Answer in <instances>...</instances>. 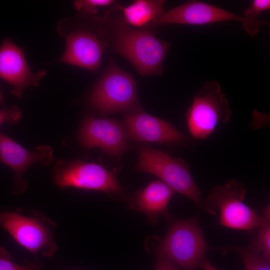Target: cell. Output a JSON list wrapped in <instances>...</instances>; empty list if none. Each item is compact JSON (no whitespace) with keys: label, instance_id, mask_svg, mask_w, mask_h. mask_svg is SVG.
Returning <instances> with one entry per match:
<instances>
[{"label":"cell","instance_id":"cell-1","mask_svg":"<svg viewBox=\"0 0 270 270\" xmlns=\"http://www.w3.org/2000/svg\"><path fill=\"white\" fill-rule=\"evenodd\" d=\"M98 18V33L105 46L126 58L142 76L163 74V64L170 46L152 32L128 25L111 12Z\"/></svg>","mask_w":270,"mask_h":270},{"label":"cell","instance_id":"cell-2","mask_svg":"<svg viewBox=\"0 0 270 270\" xmlns=\"http://www.w3.org/2000/svg\"><path fill=\"white\" fill-rule=\"evenodd\" d=\"M136 168L152 174L177 192L190 199L206 211L200 190L186 162L169 154L142 146L139 149Z\"/></svg>","mask_w":270,"mask_h":270},{"label":"cell","instance_id":"cell-3","mask_svg":"<svg viewBox=\"0 0 270 270\" xmlns=\"http://www.w3.org/2000/svg\"><path fill=\"white\" fill-rule=\"evenodd\" d=\"M92 106L105 114L142 112L134 78L112 60L91 95Z\"/></svg>","mask_w":270,"mask_h":270},{"label":"cell","instance_id":"cell-4","mask_svg":"<svg viewBox=\"0 0 270 270\" xmlns=\"http://www.w3.org/2000/svg\"><path fill=\"white\" fill-rule=\"evenodd\" d=\"M158 249L178 267L196 270L201 267L208 246L197 220L192 218L173 222Z\"/></svg>","mask_w":270,"mask_h":270},{"label":"cell","instance_id":"cell-5","mask_svg":"<svg viewBox=\"0 0 270 270\" xmlns=\"http://www.w3.org/2000/svg\"><path fill=\"white\" fill-rule=\"evenodd\" d=\"M246 190L240 182L230 180L222 186H216L210 192L205 206L206 212L214 215L220 214V225L241 230L251 231L257 228L262 215L244 202Z\"/></svg>","mask_w":270,"mask_h":270},{"label":"cell","instance_id":"cell-6","mask_svg":"<svg viewBox=\"0 0 270 270\" xmlns=\"http://www.w3.org/2000/svg\"><path fill=\"white\" fill-rule=\"evenodd\" d=\"M231 110L228 100L216 81H208L194 96L186 114L188 128L197 140L208 138L220 124L228 122Z\"/></svg>","mask_w":270,"mask_h":270},{"label":"cell","instance_id":"cell-7","mask_svg":"<svg viewBox=\"0 0 270 270\" xmlns=\"http://www.w3.org/2000/svg\"><path fill=\"white\" fill-rule=\"evenodd\" d=\"M228 21L241 22L244 30L252 36L259 32L261 26L270 25L266 21L240 16L205 2L191 1L165 12L150 29L170 24L204 25Z\"/></svg>","mask_w":270,"mask_h":270},{"label":"cell","instance_id":"cell-8","mask_svg":"<svg viewBox=\"0 0 270 270\" xmlns=\"http://www.w3.org/2000/svg\"><path fill=\"white\" fill-rule=\"evenodd\" d=\"M0 225L22 246L34 254L50 257L56 252L52 232L54 223L44 216H25L16 212H0Z\"/></svg>","mask_w":270,"mask_h":270},{"label":"cell","instance_id":"cell-9","mask_svg":"<svg viewBox=\"0 0 270 270\" xmlns=\"http://www.w3.org/2000/svg\"><path fill=\"white\" fill-rule=\"evenodd\" d=\"M58 31L66 44L59 62L92 72L100 70L105 45L99 33L96 34L84 26H72L66 20L58 24Z\"/></svg>","mask_w":270,"mask_h":270},{"label":"cell","instance_id":"cell-10","mask_svg":"<svg viewBox=\"0 0 270 270\" xmlns=\"http://www.w3.org/2000/svg\"><path fill=\"white\" fill-rule=\"evenodd\" d=\"M54 182L60 188H73L118 193L122 188L112 172L94 163L67 162L60 160L54 170Z\"/></svg>","mask_w":270,"mask_h":270},{"label":"cell","instance_id":"cell-11","mask_svg":"<svg viewBox=\"0 0 270 270\" xmlns=\"http://www.w3.org/2000/svg\"><path fill=\"white\" fill-rule=\"evenodd\" d=\"M54 159L53 150L49 146H39L35 151H30L0 132V162L11 168L14 172V194H20L26 188L28 184L22 176L31 166L40 162L47 166Z\"/></svg>","mask_w":270,"mask_h":270},{"label":"cell","instance_id":"cell-12","mask_svg":"<svg viewBox=\"0 0 270 270\" xmlns=\"http://www.w3.org/2000/svg\"><path fill=\"white\" fill-rule=\"evenodd\" d=\"M46 72L34 74L22 48L8 38H5L0 47V78L12 87V94L21 98L28 86H38Z\"/></svg>","mask_w":270,"mask_h":270},{"label":"cell","instance_id":"cell-13","mask_svg":"<svg viewBox=\"0 0 270 270\" xmlns=\"http://www.w3.org/2000/svg\"><path fill=\"white\" fill-rule=\"evenodd\" d=\"M79 138L85 148H98L114 156L122 154L128 148L124 128L114 120L87 118L81 127Z\"/></svg>","mask_w":270,"mask_h":270},{"label":"cell","instance_id":"cell-14","mask_svg":"<svg viewBox=\"0 0 270 270\" xmlns=\"http://www.w3.org/2000/svg\"><path fill=\"white\" fill-rule=\"evenodd\" d=\"M126 132L132 140L160 144L184 142L186 137L170 123L142 112L125 118Z\"/></svg>","mask_w":270,"mask_h":270},{"label":"cell","instance_id":"cell-15","mask_svg":"<svg viewBox=\"0 0 270 270\" xmlns=\"http://www.w3.org/2000/svg\"><path fill=\"white\" fill-rule=\"evenodd\" d=\"M174 191L162 180L151 182L134 200L130 208L144 212L150 222L156 223L158 216L166 213Z\"/></svg>","mask_w":270,"mask_h":270},{"label":"cell","instance_id":"cell-16","mask_svg":"<svg viewBox=\"0 0 270 270\" xmlns=\"http://www.w3.org/2000/svg\"><path fill=\"white\" fill-rule=\"evenodd\" d=\"M165 4L164 0H136L126 6H116L128 25L149 30L152 23L165 12Z\"/></svg>","mask_w":270,"mask_h":270},{"label":"cell","instance_id":"cell-17","mask_svg":"<svg viewBox=\"0 0 270 270\" xmlns=\"http://www.w3.org/2000/svg\"><path fill=\"white\" fill-rule=\"evenodd\" d=\"M270 206L262 212V220L257 228L255 240L252 244L268 260H270Z\"/></svg>","mask_w":270,"mask_h":270},{"label":"cell","instance_id":"cell-18","mask_svg":"<svg viewBox=\"0 0 270 270\" xmlns=\"http://www.w3.org/2000/svg\"><path fill=\"white\" fill-rule=\"evenodd\" d=\"M241 256L245 270H270V260L266 258L252 244L247 248L235 250Z\"/></svg>","mask_w":270,"mask_h":270},{"label":"cell","instance_id":"cell-19","mask_svg":"<svg viewBox=\"0 0 270 270\" xmlns=\"http://www.w3.org/2000/svg\"><path fill=\"white\" fill-rule=\"evenodd\" d=\"M116 2L113 0H78L74 2L76 9L82 14L93 16L99 9L110 6Z\"/></svg>","mask_w":270,"mask_h":270},{"label":"cell","instance_id":"cell-20","mask_svg":"<svg viewBox=\"0 0 270 270\" xmlns=\"http://www.w3.org/2000/svg\"><path fill=\"white\" fill-rule=\"evenodd\" d=\"M0 270H40V268L32 263L20 266L13 262L10 254L4 248L0 247Z\"/></svg>","mask_w":270,"mask_h":270},{"label":"cell","instance_id":"cell-21","mask_svg":"<svg viewBox=\"0 0 270 270\" xmlns=\"http://www.w3.org/2000/svg\"><path fill=\"white\" fill-rule=\"evenodd\" d=\"M270 9V0H254L244 12V16L256 18L262 12Z\"/></svg>","mask_w":270,"mask_h":270},{"label":"cell","instance_id":"cell-22","mask_svg":"<svg viewBox=\"0 0 270 270\" xmlns=\"http://www.w3.org/2000/svg\"><path fill=\"white\" fill-rule=\"evenodd\" d=\"M22 112L16 106L0 110V126L8 123L15 124L21 119Z\"/></svg>","mask_w":270,"mask_h":270},{"label":"cell","instance_id":"cell-23","mask_svg":"<svg viewBox=\"0 0 270 270\" xmlns=\"http://www.w3.org/2000/svg\"><path fill=\"white\" fill-rule=\"evenodd\" d=\"M154 270H180L178 267L164 255L160 254Z\"/></svg>","mask_w":270,"mask_h":270},{"label":"cell","instance_id":"cell-24","mask_svg":"<svg viewBox=\"0 0 270 270\" xmlns=\"http://www.w3.org/2000/svg\"><path fill=\"white\" fill-rule=\"evenodd\" d=\"M201 268H202L204 270H217L208 260L204 259Z\"/></svg>","mask_w":270,"mask_h":270},{"label":"cell","instance_id":"cell-25","mask_svg":"<svg viewBox=\"0 0 270 270\" xmlns=\"http://www.w3.org/2000/svg\"><path fill=\"white\" fill-rule=\"evenodd\" d=\"M4 103H3V96H2V92L0 88V110L4 108L3 106Z\"/></svg>","mask_w":270,"mask_h":270}]
</instances>
